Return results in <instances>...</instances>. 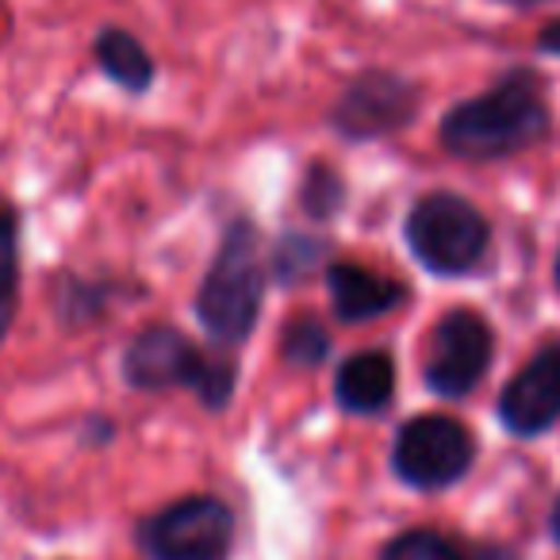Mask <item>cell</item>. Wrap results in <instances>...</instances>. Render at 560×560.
Returning a JSON list of instances; mask_svg holds the SVG:
<instances>
[{
    "label": "cell",
    "instance_id": "cell-1",
    "mask_svg": "<svg viewBox=\"0 0 560 560\" xmlns=\"http://www.w3.org/2000/svg\"><path fill=\"white\" fill-rule=\"evenodd\" d=\"M549 135V108L529 73H511L442 119V147L465 162H499Z\"/></svg>",
    "mask_w": 560,
    "mask_h": 560
},
{
    "label": "cell",
    "instance_id": "cell-2",
    "mask_svg": "<svg viewBox=\"0 0 560 560\" xmlns=\"http://www.w3.org/2000/svg\"><path fill=\"white\" fill-rule=\"evenodd\" d=\"M265 296V272L257 257V231L249 223H234L211 261L208 277L196 296V315L215 342H242L257 327Z\"/></svg>",
    "mask_w": 560,
    "mask_h": 560
},
{
    "label": "cell",
    "instance_id": "cell-3",
    "mask_svg": "<svg viewBox=\"0 0 560 560\" xmlns=\"http://www.w3.org/2000/svg\"><path fill=\"white\" fill-rule=\"evenodd\" d=\"M488 219L453 192L427 196L415 203L411 219H407V242H411L415 257L442 277L472 269L488 249Z\"/></svg>",
    "mask_w": 560,
    "mask_h": 560
},
{
    "label": "cell",
    "instance_id": "cell-4",
    "mask_svg": "<svg viewBox=\"0 0 560 560\" xmlns=\"http://www.w3.org/2000/svg\"><path fill=\"white\" fill-rule=\"evenodd\" d=\"M472 434L450 415H419L399 427L392 445V468L404 483L419 491H438L457 483L472 465Z\"/></svg>",
    "mask_w": 560,
    "mask_h": 560
},
{
    "label": "cell",
    "instance_id": "cell-5",
    "mask_svg": "<svg viewBox=\"0 0 560 560\" xmlns=\"http://www.w3.org/2000/svg\"><path fill=\"white\" fill-rule=\"evenodd\" d=\"M231 534L234 518L219 499L188 495L150 514L142 526V549L150 560H223Z\"/></svg>",
    "mask_w": 560,
    "mask_h": 560
},
{
    "label": "cell",
    "instance_id": "cell-6",
    "mask_svg": "<svg viewBox=\"0 0 560 560\" xmlns=\"http://www.w3.org/2000/svg\"><path fill=\"white\" fill-rule=\"evenodd\" d=\"M495 353V338L483 315L453 307L430 335L427 384L445 399H460L483 381Z\"/></svg>",
    "mask_w": 560,
    "mask_h": 560
},
{
    "label": "cell",
    "instance_id": "cell-7",
    "mask_svg": "<svg viewBox=\"0 0 560 560\" xmlns=\"http://www.w3.org/2000/svg\"><path fill=\"white\" fill-rule=\"evenodd\" d=\"M415 104H419V96L404 78L373 70L342 93V101L335 108V127L342 135H350V139L388 135L399 131L415 116Z\"/></svg>",
    "mask_w": 560,
    "mask_h": 560
},
{
    "label": "cell",
    "instance_id": "cell-8",
    "mask_svg": "<svg viewBox=\"0 0 560 560\" xmlns=\"http://www.w3.org/2000/svg\"><path fill=\"white\" fill-rule=\"evenodd\" d=\"M499 419L511 434L537 438L560 419V342L537 350L499 396Z\"/></svg>",
    "mask_w": 560,
    "mask_h": 560
},
{
    "label": "cell",
    "instance_id": "cell-9",
    "mask_svg": "<svg viewBox=\"0 0 560 560\" xmlns=\"http://www.w3.org/2000/svg\"><path fill=\"white\" fill-rule=\"evenodd\" d=\"M203 353L173 327H150L127 346L124 376L135 388H173V384H192L203 373Z\"/></svg>",
    "mask_w": 560,
    "mask_h": 560
},
{
    "label": "cell",
    "instance_id": "cell-10",
    "mask_svg": "<svg viewBox=\"0 0 560 560\" xmlns=\"http://www.w3.org/2000/svg\"><path fill=\"white\" fill-rule=\"evenodd\" d=\"M327 289H330V304H335L338 319L346 323H365L376 315H388L392 307L404 300V289L396 280L381 277V272L365 269V265L353 261H338L327 269Z\"/></svg>",
    "mask_w": 560,
    "mask_h": 560
},
{
    "label": "cell",
    "instance_id": "cell-11",
    "mask_svg": "<svg viewBox=\"0 0 560 560\" xmlns=\"http://www.w3.org/2000/svg\"><path fill=\"white\" fill-rule=\"evenodd\" d=\"M392 392H396V365H392L388 353H358L338 369L335 399L346 411L373 415L388 404Z\"/></svg>",
    "mask_w": 560,
    "mask_h": 560
},
{
    "label": "cell",
    "instance_id": "cell-12",
    "mask_svg": "<svg viewBox=\"0 0 560 560\" xmlns=\"http://www.w3.org/2000/svg\"><path fill=\"white\" fill-rule=\"evenodd\" d=\"M96 58H101V70L116 85H124L127 93H147L150 81H154V62H150L147 47L135 35L119 32V27H108L96 39Z\"/></svg>",
    "mask_w": 560,
    "mask_h": 560
},
{
    "label": "cell",
    "instance_id": "cell-13",
    "mask_svg": "<svg viewBox=\"0 0 560 560\" xmlns=\"http://www.w3.org/2000/svg\"><path fill=\"white\" fill-rule=\"evenodd\" d=\"M327 330H323V323L315 319H292L289 327H284V338H280V353H284V361L289 365H319L323 358H327Z\"/></svg>",
    "mask_w": 560,
    "mask_h": 560
},
{
    "label": "cell",
    "instance_id": "cell-14",
    "mask_svg": "<svg viewBox=\"0 0 560 560\" xmlns=\"http://www.w3.org/2000/svg\"><path fill=\"white\" fill-rule=\"evenodd\" d=\"M381 560H468L450 537L434 534V529H407L384 549Z\"/></svg>",
    "mask_w": 560,
    "mask_h": 560
},
{
    "label": "cell",
    "instance_id": "cell-15",
    "mask_svg": "<svg viewBox=\"0 0 560 560\" xmlns=\"http://www.w3.org/2000/svg\"><path fill=\"white\" fill-rule=\"evenodd\" d=\"M338 203H342V180H338L327 165H315L304 180V208L312 211L315 219H327Z\"/></svg>",
    "mask_w": 560,
    "mask_h": 560
},
{
    "label": "cell",
    "instance_id": "cell-16",
    "mask_svg": "<svg viewBox=\"0 0 560 560\" xmlns=\"http://www.w3.org/2000/svg\"><path fill=\"white\" fill-rule=\"evenodd\" d=\"M16 269H20L16 215L0 208V300H9V304H16Z\"/></svg>",
    "mask_w": 560,
    "mask_h": 560
},
{
    "label": "cell",
    "instance_id": "cell-17",
    "mask_svg": "<svg viewBox=\"0 0 560 560\" xmlns=\"http://www.w3.org/2000/svg\"><path fill=\"white\" fill-rule=\"evenodd\" d=\"M541 50L545 55H560V20L541 32Z\"/></svg>",
    "mask_w": 560,
    "mask_h": 560
},
{
    "label": "cell",
    "instance_id": "cell-18",
    "mask_svg": "<svg viewBox=\"0 0 560 560\" xmlns=\"http://www.w3.org/2000/svg\"><path fill=\"white\" fill-rule=\"evenodd\" d=\"M12 327V304L9 300H0V338H4V330Z\"/></svg>",
    "mask_w": 560,
    "mask_h": 560
},
{
    "label": "cell",
    "instance_id": "cell-19",
    "mask_svg": "<svg viewBox=\"0 0 560 560\" xmlns=\"http://www.w3.org/2000/svg\"><path fill=\"white\" fill-rule=\"evenodd\" d=\"M552 537L560 541V499H557V506H552Z\"/></svg>",
    "mask_w": 560,
    "mask_h": 560
},
{
    "label": "cell",
    "instance_id": "cell-20",
    "mask_svg": "<svg viewBox=\"0 0 560 560\" xmlns=\"http://www.w3.org/2000/svg\"><path fill=\"white\" fill-rule=\"evenodd\" d=\"M503 4H541V0H503Z\"/></svg>",
    "mask_w": 560,
    "mask_h": 560
},
{
    "label": "cell",
    "instance_id": "cell-21",
    "mask_svg": "<svg viewBox=\"0 0 560 560\" xmlns=\"http://www.w3.org/2000/svg\"><path fill=\"white\" fill-rule=\"evenodd\" d=\"M552 272H557V289H560V254H557V269H552Z\"/></svg>",
    "mask_w": 560,
    "mask_h": 560
}]
</instances>
